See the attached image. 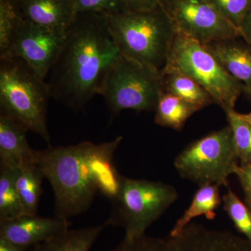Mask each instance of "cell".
Masks as SVG:
<instances>
[{
  "instance_id": "obj_1",
  "label": "cell",
  "mask_w": 251,
  "mask_h": 251,
  "mask_svg": "<svg viewBox=\"0 0 251 251\" xmlns=\"http://www.w3.org/2000/svg\"><path fill=\"white\" fill-rule=\"evenodd\" d=\"M122 140L118 136L100 144L85 141L36 150V166L54 193L56 216L68 220L82 214L99 193L110 200L115 197L122 175L113 157Z\"/></svg>"
},
{
  "instance_id": "obj_20",
  "label": "cell",
  "mask_w": 251,
  "mask_h": 251,
  "mask_svg": "<svg viewBox=\"0 0 251 251\" xmlns=\"http://www.w3.org/2000/svg\"><path fill=\"white\" fill-rule=\"evenodd\" d=\"M44 179L46 178L44 173L36 164L21 168L16 186L23 214L36 215L43 192L42 183Z\"/></svg>"
},
{
  "instance_id": "obj_16",
  "label": "cell",
  "mask_w": 251,
  "mask_h": 251,
  "mask_svg": "<svg viewBox=\"0 0 251 251\" xmlns=\"http://www.w3.org/2000/svg\"><path fill=\"white\" fill-rule=\"evenodd\" d=\"M163 92L188 102L198 110L214 103L210 94L188 75L165 66L161 71Z\"/></svg>"
},
{
  "instance_id": "obj_2",
  "label": "cell",
  "mask_w": 251,
  "mask_h": 251,
  "mask_svg": "<svg viewBox=\"0 0 251 251\" xmlns=\"http://www.w3.org/2000/svg\"><path fill=\"white\" fill-rule=\"evenodd\" d=\"M120 55L107 15L77 13L46 80L51 98L74 111L85 110Z\"/></svg>"
},
{
  "instance_id": "obj_14",
  "label": "cell",
  "mask_w": 251,
  "mask_h": 251,
  "mask_svg": "<svg viewBox=\"0 0 251 251\" xmlns=\"http://www.w3.org/2000/svg\"><path fill=\"white\" fill-rule=\"evenodd\" d=\"M27 130L7 115H0V166L19 168L36 164V150L28 143Z\"/></svg>"
},
{
  "instance_id": "obj_10",
  "label": "cell",
  "mask_w": 251,
  "mask_h": 251,
  "mask_svg": "<svg viewBox=\"0 0 251 251\" xmlns=\"http://www.w3.org/2000/svg\"><path fill=\"white\" fill-rule=\"evenodd\" d=\"M67 31L42 27L20 16L9 46L0 58L22 59L46 80L64 45Z\"/></svg>"
},
{
  "instance_id": "obj_5",
  "label": "cell",
  "mask_w": 251,
  "mask_h": 251,
  "mask_svg": "<svg viewBox=\"0 0 251 251\" xmlns=\"http://www.w3.org/2000/svg\"><path fill=\"white\" fill-rule=\"evenodd\" d=\"M178 197L177 191L171 185L122 176L105 224L122 227L126 239L142 237Z\"/></svg>"
},
{
  "instance_id": "obj_21",
  "label": "cell",
  "mask_w": 251,
  "mask_h": 251,
  "mask_svg": "<svg viewBox=\"0 0 251 251\" xmlns=\"http://www.w3.org/2000/svg\"><path fill=\"white\" fill-rule=\"evenodd\" d=\"M21 169L0 166V221L23 215L16 181Z\"/></svg>"
},
{
  "instance_id": "obj_7",
  "label": "cell",
  "mask_w": 251,
  "mask_h": 251,
  "mask_svg": "<svg viewBox=\"0 0 251 251\" xmlns=\"http://www.w3.org/2000/svg\"><path fill=\"white\" fill-rule=\"evenodd\" d=\"M163 92L161 71L121 54L107 72L99 94L115 117L124 110L155 111Z\"/></svg>"
},
{
  "instance_id": "obj_17",
  "label": "cell",
  "mask_w": 251,
  "mask_h": 251,
  "mask_svg": "<svg viewBox=\"0 0 251 251\" xmlns=\"http://www.w3.org/2000/svg\"><path fill=\"white\" fill-rule=\"evenodd\" d=\"M106 224L81 229H67L45 242L38 244L33 251H90Z\"/></svg>"
},
{
  "instance_id": "obj_9",
  "label": "cell",
  "mask_w": 251,
  "mask_h": 251,
  "mask_svg": "<svg viewBox=\"0 0 251 251\" xmlns=\"http://www.w3.org/2000/svg\"><path fill=\"white\" fill-rule=\"evenodd\" d=\"M245 243L227 231L191 223L179 234L164 238L146 234L123 240L108 251H251Z\"/></svg>"
},
{
  "instance_id": "obj_24",
  "label": "cell",
  "mask_w": 251,
  "mask_h": 251,
  "mask_svg": "<svg viewBox=\"0 0 251 251\" xmlns=\"http://www.w3.org/2000/svg\"><path fill=\"white\" fill-rule=\"evenodd\" d=\"M20 16L12 0H0V55L9 46Z\"/></svg>"
},
{
  "instance_id": "obj_22",
  "label": "cell",
  "mask_w": 251,
  "mask_h": 251,
  "mask_svg": "<svg viewBox=\"0 0 251 251\" xmlns=\"http://www.w3.org/2000/svg\"><path fill=\"white\" fill-rule=\"evenodd\" d=\"M232 129L234 146L241 166L251 163V124L234 109L226 112Z\"/></svg>"
},
{
  "instance_id": "obj_33",
  "label": "cell",
  "mask_w": 251,
  "mask_h": 251,
  "mask_svg": "<svg viewBox=\"0 0 251 251\" xmlns=\"http://www.w3.org/2000/svg\"><path fill=\"white\" fill-rule=\"evenodd\" d=\"M13 1H14V2H16V1H18V0H12Z\"/></svg>"
},
{
  "instance_id": "obj_31",
  "label": "cell",
  "mask_w": 251,
  "mask_h": 251,
  "mask_svg": "<svg viewBox=\"0 0 251 251\" xmlns=\"http://www.w3.org/2000/svg\"><path fill=\"white\" fill-rule=\"evenodd\" d=\"M241 117H242L244 120H247L249 123L251 124V113L248 114H240Z\"/></svg>"
},
{
  "instance_id": "obj_23",
  "label": "cell",
  "mask_w": 251,
  "mask_h": 251,
  "mask_svg": "<svg viewBox=\"0 0 251 251\" xmlns=\"http://www.w3.org/2000/svg\"><path fill=\"white\" fill-rule=\"evenodd\" d=\"M224 209L236 228L247 237L251 244V210L239 199L228 186L227 192L223 196Z\"/></svg>"
},
{
  "instance_id": "obj_15",
  "label": "cell",
  "mask_w": 251,
  "mask_h": 251,
  "mask_svg": "<svg viewBox=\"0 0 251 251\" xmlns=\"http://www.w3.org/2000/svg\"><path fill=\"white\" fill-rule=\"evenodd\" d=\"M205 46L229 75L242 84L244 92L251 97V46L239 38Z\"/></svg>"
},
{
  "instance_id": "obj_4",
  "label": "cell",
  "mask_w": 251,
  "mask_h": 251,
  "mask_svg": "<svg viewBox=\"0 0 251 251\" xmlns=\"http://www.w3.org/2000/svg\"><path fill=\"white\" fill-rule=\"evenodd\" d=\"M0 60L1 113L50 143L47 113L51 97L47 82L22 59Z\"/></svg>"
},
{
  "instance_id": "obj_28",
  "label": "cell",
  "mask_w": 251,
  "mask_h": 251,
  "mask_svg": "<svg viewBox=\"0 0 251 251\" xmlns=\"http://www.w3.org/2000/svg\"><path fill=\"white\" fill-rule=\"evenodd\" d=\"M129 11H148L164 4L168 0H125Z\"/></svg>"
},
{
  "instance_id": "obj_30",
  "label": "cell",
  "mask_w": 251,
  "mask_h": 251,
  "mask_svg": "<svg viewBox=\"0 0 251 251\" xmlns=\"http://www.w3.org/2000/svg\"><path fill=\"white\" fill-rule=\"evenodd\" d=\"M27 248L0 238V251H27Z\"/></svg>"
},
{
  "instance_id": "obj_3",
  "label": "cell",
  "mask_w": 251,
  "mask_h": 251,
  "mask_svg": "<svg viewBox=\"0 0 251 251\" xmlns=\"http://www.w3.org/2000/svg\"><path fill=\"white\" fill-rule=\"evenodd\" d=\"M107 18L112 39L122 56L162 70L176 34L165 4L148 11L126 10Z\"/></svg>"
},
{
  "instance_id": "obj_12",
  "label": "cell",
  "mask_w": 251,
  "mask_h": 251,
  "mask_svg": "<svg viewBox=\"0 0 251 251\" xmlns=\"http://www.w3.org/2000/svg\"><path fill=\"white\" fill-rule=\"evenodd\" d=\"M67 219L23 215L0 221V238L28 249L70 228Z\"/></svg>"
},
{
  "instance_id": "obj_8",
  "label": "cell",
  "mask_w": 251,
  "mask_h": 251,
  "mask_svg": "<svg viewBox=\"0 0 251 251\" xmlns=\"http://www.w3.org/2000/svg\"><path fill=\"white\" fill-rule=\"evenodd\" d=\"M238 161L228 125L190 143L176 157L174 166L181 177L199 186H229L228 177L235 173Z\"/></svg>"
},
{
  "instance_id": "obj_18",
  "label": "cell",
  "mask_w": 251,
  "mask_h": 251,
  "mask_svg": "<svg viewBox=\"0 0 251 251\" xmlns=\"http://www.w3.org/2000/svg\"><path fill=\"white\" fill-rule=\"evenodd\" d=\"M219 185L209 184L200 186L193 196L192 202L184 214L175 223L172 229L171 235H176L181 232L195 218L205 216L208 219H214L215 211L222 204V198L220 195Z\"/></svg>"
},
{
  "instance_id": "obj_26",
  "label": "cell",
  "mask_w": 251,
  "mask_h": 251,
  "mask_svg": "<svg viewBox=\"0 0 251 251\" xmlns=\"http://www.w3.org/2000/svg\"><path fill=\"white\" fill-rule=\"evenodd\" d=\"M77 13L116 14L126 11L125 0H73Z\"/></svg>"
},
{
  "instance_id": "obj_19",
  "label": "cell",
  "mask_w": 251,
  "mask_h": 251,
  "mask_svg": "<svg viewBox=\"0 0 251 251\" xmlns=\"http://www.w3.org/2000/svg\"><path fill=\"white\" fill-rule=\"evenodd\" d=\"M196 107L173 94L163 92L155 109V123L161 126L181 130L193 114Z\"/></svg>"
},
{
  "instance_id": "obj_6",
  "label": "cell",
  "mask_w": 251,
  "mask_h": 251,
  "mask_svg": "<svg viewBox=\"0 0 251 251\" xmlns=\"http://www.w3.org/2000/svg\"><path fill=\"white\" fill-rule=\"evenodd\" d=\"M165 66L196 81L225 112L234 109L244 92L242 84L229 75L204 44L178 32Z\"/></svg>"
},
{
  "instance_id": "obj_25",
  "label": "cell",
  "mask_w": 251,
  "mask_h": 251,
  "mask_svg": "<svg viewBox=\"0 0 251 251\" xmlns=\"http://www.w3.org/2000/svg\"><path fill=\"white\" fill-rule=\"evenodd\" d=\"M220 14L239 30L241 23L251 6V0H209Z\"/></svg>"
},
{
  "instance_id": "obj_13",
  "label": "cell",
  "mask_w": 251,
  "mask_h": 251,
  "mask_svg": "<svg viewBox=\"0 0 251 251\" xmlns=\"http://www.w3.org/2000/svg\"><path fill=\"white\" fill-rule=\"evenodd\" d=\"M14 3L23 19L53 30L67 31L77 14L73 0H18Z\"/></svg>"
},
{
  "instance_id": "obj_11",
  "label": "cell",
  "mask_w": 251,
  "mask_h": 251,
  "mask_svg": "<svg viewBox=\"0 0 251 251\" xmlns=\"http://www.w3.org/2000/svg\"><path fill=\"white\" fill-rule=\"evenodd\" d=\"M164 4L176 32L201 44L241 37L239 29L209 0H168Z\"/></svg>"
},
{
  "instance_id": "obj_29",
  "label": "cell",
  "mask_w": 251,
  "mask_h": 251,
  "mask_svg": "<svg viewBox=\"0 0 251 251\" xmlns=\"http://www.w3.org/2000/svg\"><path fill=\"white\" fill-rule=\"evenodd\" d=\"M239 33L244 41L251 46V6L241 23Z\"/></svg>"
},
{
  "instance_id": "obj_34",
  "label": "cell",
  "mask_w": 251,
  "mask_h": 251,
  "mask_svg": "<svg viewBox=\"0 0 251 251\" xmlns=\"http://www.w3.org/2000/svg\"></svg>"
},
{
  "instance_id": "obj_27",
  "label": "cell",
  "mask_w": 251,
  "mask_h": 251,
  "mask_svg": "<svg viewBox=\"0 0 251 251\" xmlns=\"http://www.w3.org/2000/svg\"><path fill=\"white\" fill-rule=\"evenodd\" d=\"M234 175H237L242 185L247 202H251V163L245 166L239 165Z\"/></svg>"
},
{
  "instance_id": "obj_32",
  "label": "cell",
  "mask_w": 251,
  "mask_h": 251,
  "mask_svg": "<svg viewBox=\"0 0 251 251\" xmlns=\"http://www.w3.org/2000/svg\"><path fill=\"white\" fill-rule=\"evenodd\" d=\"M247 203V205L249 206V208H250L251 210V202H248Z\"/></svg>"
}]
</instances>
